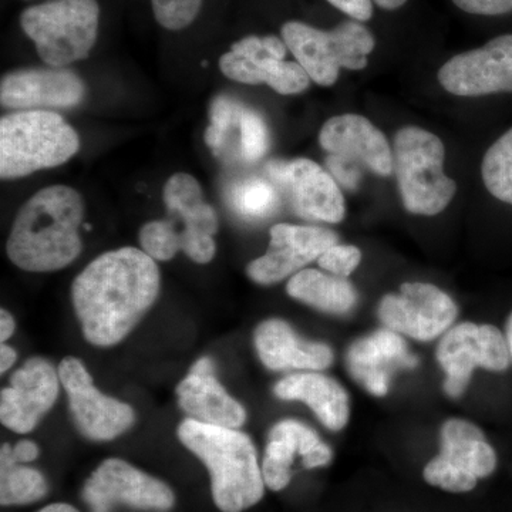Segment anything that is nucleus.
I'll return each mask as SVG.
<instances>
[{"label":"nucleus","mask_w":512,"mask_h":512,"mask_svg":"<svg viewBox=\"0 0 512 512\" xmlns=\"http://www.w3.org/2000/svg\"><path fill=\"white\" fill-rule=\"evenodd\" d=\"M160 284L156 261L141 249H114L90 262L72 285L87 342L99 348L120 343L156 302Z\"/></svg>","instance_id":"obj_1"},{"label":"nucleus","mask_w":512,"mask_h":512,"mask_svg":"<svg viewBox=\"0 0 512 512\" xmlns=\"http://www.w3.org/2000/svg\"><path fill=\"white\" fill-rule=\"evenodd\" d=\"M83 217V198L74 188L52 185L37 191L16 214L6 244L10 261L28 272L66 268L82 252Z\"/></svg>","instance_id":"obj_2"},{"label":"nucleus","mask_w":512,"mask_h":512,"mask_svg":"<svg viewBox=\"0 0 512 512\" xmlns=\"http://www.w3.org/2000/svg\"><path fill=\"white\" fill-rule=\"evenodd\" d=\"M177 434L181 443L210 471L212 498L222 512H242L262 500V467L247 434L190 417L180 424Z\"/></svg>","instance_id":"obj_3"},{"label":"nucleus","mask_w":512,"mask_h":512,"mask_svg":"<svg viewBox=\"0 0 512 512\" xmlns=\"http://www.w3.org/2000/svg\"><path fill=\"white\" fill-rule=\"evenodd\" d=\"M80 148L76 130L60 114L22 110L0 120V177L15 180L59 167Z\"/></svg>","instance_id":"obj_4"},{"label":"nucleus","mask_w":512,"mask_h":512,"mask_svg":"<svg viewBox=\"0 0 512 512\" xmlns=\"http://www.w3.org/2000/svg\"><path fill=\"white\" fill-rule=\"evenodd\" d=\"M444 158L446 148L436 134L413 126L397 131L393 168L407 211L433 217L453 201L457 185L444 174Z\"/></svg>","instance_id":"obj_5"},{"label":"nucleus","mask_w":512,"mask_h":512,"mask_svg":"<svg viewBox=\"0 0 512 512\" xmlns=\"http://www.w3.org/2000/svg\"><path fill=\"white\" fill-rule=\"evenodd\" d=\"M97 0H47L20 15V26L50 67H66L90 55L99 35Z\"/></svg>","instance_id":"obj_6"},{"label":"nucleus","mask_w":512,"mask_h":512,"mask_svg":"<svg viewBox=\"0 0 512 512\" xmlns=\"http://www.w3.org/2000/svg\"><path fill=\"white\" fill-rule=\"evenodd\" d=\"M286 47L311 80L333 86L340 69L363 70L375 50L373 33L357 20H346L332 30L313 28L303 22H286L281 30Z\"/></svg>","instance_id":"obj_7"},{"label":"nucleus","mask_w":512,"mask_h":512,"mask_svg":"<svg viewBox=\"0 0 512 512\" xmlns=\"http://www.w3.org/2000/svg\"><path fill=\"white\" fill-rule=\"evenodd\" d=\"M437 360L446 373L443 387L457 399L466 392L477 367L503 372L510 366L507 338L493 325L464 322L444 333L437 346Z\"/></svg>","instance_id":"obj_8"},{"label":"nucleus","mask_w":512,"mask_h":512,"mask_svg":"<svg viewBox=\"0 0 512 512\" xmlns=\"http://www.w3.org/2000/svg\"><path fill=\"white\" fill-rule=\"evenodd\" d=\"M286 49L278 36H247L221 56L220 69L234 82L266 84L284 96L303 93L311 77L298 62H286Z\"/></svg>","instance_id":"obj_9"},{"label":"nucleus","mask_w":512,"mask_h":512,"mask_svg":"<svg viewBox=\"0 0 512 512\" xmlns=\"http://www.w3.org/2000/svg\"><path fill=\"white\" fill-rule=\"evenodd\" d=\"M57 372L69 396L74 424L84 437L110 441L133 426L136 420L133 407L97 390L82 360L66 357Z\"/></svg>","instance_id":"obj_10"},{"label":"nucleus","mask_w":512,"mask_h":512,"mask_svg":"<svg viewBox=\"0 0 512 512\" xmlns=\"http://www.w3.org/2000/svg\"><path fill=\"white\" fill-rule=\"evenodd\" d=\"M458 315L457 303L437 286L406 282L399 293L384 296L377 316L387 329L429 342L444 335Z\"/></svg>","instance_id":"obj_11"},{"label":"nucleus","mask_w":512,"mask_h":512,"mask_svg":"<svg viewBox=\"0 0 512 512\" xmlns=\"http://www.w3.org/2000/svg\"><path fill=\"white\" fill-rule=\"evenodd\" d=\"M92 512H110L124 504L138 510L167 511L173 507V490L120 458H109L94 470L83 488Z\"/></svg>","instance_id":"obj_12"},{"label":"nucleus","mask_w":512,"mask_h":512,"mask_svg":"<svg viewBox=\"0 0 512 512\" xmlns=\"http://www.w3.org/2000/svg\"><path fill=\"white\" fill-rule=\"evenodd\" d=\"M266 173L278 190L285 192L296 215L309 221L338 224L345 218V198L332 174L315 161L298 158L272 161Z\"/></svg>","instance_id":"obj_13"},{"label":"nucleus","mask_w":512,"mask_h":512,"mask_svg":"<svg viewBox=\"0 0 512 512\" xmlns=\"http://www.w3.org/2000/svg\"><path fill=\"white\" fill-rule=\"evenodd\" d=\"M439 82L458 97L512 93V35L494 37L483 47L451 57Z\"/></svg>","instance_id":"obj_14"},{"label":"nucleus","mask_w":512,"mask_h":512,"mask_svg":"<svg viewBox=\"0 0 512 512\" xmlns=\"http://www.w3.org/2000/svg\"><path fill=\"white\" fill-rule=\"evenodd\" d=\"M167 220L183 224L180 231L181 251L195 264H208L217 252L214 235L218 217L214 208L204 200L197 178L178 173L168 178L163 191Z\"/></svg>","instance_id":"obj_15"},{"label":"nucleus","mask_w":512,"mask_h":512,"mask_svg":"<svg viewBox=\"0 0 512 512\" xmlns=\"http://www.w3.org/2000/svg\"><path fill=\"white\" fill-rule=\"evenodd\" d=\"M336 242L338 235L330 229L276 224L271 228L268 251L248 265L247 274L259 285L278 284L319 259Z\"/></svg>","instance_id":"obj_16"},{"label":"nucleus","mask_w":512,"mask_h":512,"mask_svg":"<svg viewBox=\"0 0 512 512\" xmlns=\"http://www.w3.org/2000/svg\"><path fill=\"white\" fill-rule=\"evenodd\" d=\"M60 377L42 357L25 362L0 394V420L16 433H30L56 403Z\"/></svg>","instance_id":"obj_17"},{"label":"nucleus","mask_w":512,"mask_h":512,"mask_svg":"<svg viewBox=\"0 0 512 512\" xmlns=\"http://www.w3.org/2000/svg\"><path fill=\"white\" fill-rule=\"evenodd\" d=\"M86 96L83 80L63 67L16 70L0 83V101L13 110L69 109Z\"/></svg>","instance_id":"obj_18"},{"label":"nucleus","mask_w":512,"mask_h":512,"mask_svg":"<svg viewBox=\"0 0 512 512\" xmlns=\"http://www.w3.org/2000/svg\"><path fill=\"white\" fill-rule=\"evenodd\" d=\"M302 458L303 467L328 466L333 453L311 427L296 420L276 423L269 431L268 444L262 461L265 485L272 491L284 490L291 483V467L295 457Z\"/></svg>","instance_id":"obj_19"},{"label":"nucleus","mask_w":512,"mask_h":512,"mask_svg":"<svg viewBox=\"0 0 512 512\" xmlns=\"http://www.w3.org/2000/svg\"><path fill=\"white\" fill-rule=\"evenodd\" d=\"M319 143L329 156L365 165L372 173H393V150L386 136L366 117L342 114L323 124Z\"/></svg>","instance_id":"obj_20"},{"label":"nucleus","mask_w":512,"mask_h":512,"mask_svg":"<svg viewBox=\"0 0 512 512\" xmlns=\"http://www.w3.org/2000/svg\"><path fill=\"white\" fill-rule=\"evenodd\" d=\"M346 363L357 383L373 396L383 397L389 392L393 373L414 369L419 360L409 352L400 333L386 328L353 342Z\"/></svg>","instance_id":"obj_21"},{"label":"nucleus","mask_w":512,"mask_h":512,"mask_svg":"<svg viewBox=\"0 0 512 512\" xmlns=\"http://www.w3.org/2000/svg\"><path fill=\"white\" fill-rule=\"evenodd\" d=\"M177 397L178 406L200 423L238 429L247 420L242 404L229 396L215 377L214 360L210 357L195 362L190 375L178 384Z\"/></svg>","instance_id":"obj_22"},{"label":"nucleus","mask_w":512,"mask_h":512,"mask_svg":"<svg viewBox=\"0 0 512 512\" xmlns=\"http://www.w3.org/2000/svg\"><path fill=\"white\" fill-rule=\"evenodd\" d=\"M259 359L269 370H323L333 363V350L325 343L302 339L289 323L268 319L255 330Z\"/></svg>","instance_id":"obj_23"},{"label":"nucleus","mask_w":512,"mask_h":512,"mask_svg":"<svg viewBox=\"0 0 512 512\" xmlns=\"http://www.w3.org/2000/svg\"><path fill=\"white\" fill-rule=\"evenodd\" d=\"M274 393L282 400L308 404L326 429L339 431L348 424L349 394L332 377L319 373H295L279 380Z\"/></svg>","instance_id":"obj_24"},{"label":"nucleus","mask_w":512,"mask_h":512,"mask_svg":"<svg viewBox=\"0 0 512 512\" xmlns=\"http://www.w3.org/2000/svg\"><path fill=\"white\" fill-rule=\"evenodd\" d=\"M439 456L477 480L491 476L497 467V454L485 440L483 431L467 420L450 419L441 427Z\"/></svg>","instance_id":"obj_25"},{"label":"nucleus","mask_w":512,"mask_h":512,"mask_svg":"<svg viewBox=\"0 0 512 512\" xmlns=\"http://www.w3.org/2000/svg\"><path fill=\"white\" fill-rule=\"evenodd\" d=\"M286 292L296 301L330 315H348L357 303V291L348 278L302 269L292 276Z\"/></svg>","instance_id":"obj_26"},{"label":"nucleus","mask_w":512,"mask_h":512,"mask_svg":"<svg viewBox=\"0 0 512 512\" xmlns=\"http://www.w3.org/2000/svg\"><path fill=\"white\" fill-rule=\"evenodd\" d=\"M42 473L25 467L13 457V447L3 444L0 451V503L3 507L26 505L42 500L47 494Z\"/></svg>","instance_id":"obj_27"},{"label":"nucleus","mask_w":512,"mask_h":512,"mask_svg":"<svg viewBox=\"0 0 512 512\" xmlns=\"http://www.w3.org/2000/svg\"><path fill=\"white\" fill-rule=\"evenodd\" d=\"M229 208L237 217L249 222L266 220L279 208L278 187L264 178L249 177L229 187Z\"/></svg>","instance_id":"obj_28"},{"label":"nucleus","mask_w":512,"mask_h":512,"mask_svg":"<svg viewBox=\"0 0 512 512\" xmlns=\"http://www.w3.org/2000/svg\"><path fill=\"white\" fill-rule=\"evenodd\" d=\"M481 175L493 197L512 205V128L488 148Z\"/></svg>","instance_id":"obj_29"},{"label":"nucleus","mask_w":512,"mask_h":512,"mask_svg":"<svg viewBox=\"0 0 512 512\" xmlns=\"http://www.w3.org/2000/svg\"><path fill=\"white\" fill-rule=\"evenodd\" d=\"M242 104L227 96H218L211 103L210 126L204 134L205 144L211 148L215 156H224L232 130L238 126L241 116Z\"/></svg>","instance_id":"obj_30"},{"label":"nucleus","mask_w":512,"mask_h":512,"mask_svg":"<svg viewBox=\"0 0 512 512\" xmlns=\"http://www.w3.org/2000/svg\"><path fill=\"white\" fill-rule=\"evenodd\" d=\"M269 148V130L264 117L242 106L239 117V156L245 163H256Z\"/></svg>","instance_id":"obj_31"},{"label":"nucleus","mask_w":512,"mask_h":512,"mask_svg":"<svg viewBox=\"0 0 512 512\" xmlns=\"http://www.w3.org/2000/svg\"><path fill=\"white\" fill-rule=\"evenodd\" d=\"M140 244L154 261H170L181 251L177 231L167 220L151 221L143 225Z\"/></svg>","instance_id":"obj_32"},{"label":"nucleus","mask_w":512,"mask_h":512,"mask_svg":"<svg viewBox=\"0 0 512 512\" xmlns=\"http://www.w3.org/2000/svg\"><path fill=\"white\" fill-rule=\"evenodd\" d=\"M204 0H151L154 18L164 29L183 30L197 19Z\"/></svg>","instance_id":"obj_33"},{"label":"nucleus","mask_w":512,"mask_h":512,"mask_svg":"<svg viewBox=\"0 0 512 512\" xmlns=\"http://www.w3.org/2000/svg\"><path fill=\"white\" fill-rule=\"evenodd\" d=\"M424 480L448 493H468L477 485V478L451 466L440 456L433 458L424 468Z\"/></svg>","instance_id":"obj_34"},{"label":"nucleus","mask_w":512,"mask_h":512,"mask_svg":"<svg viewBox=\"0 0 512 512\" xmlns=\"http://www.w3.org/2000/svg\"><path fill=\"white\" fill-rule=\"evenodd\" d=\"M362 261V251L355 245H333L319 256L318 262L323 271L342 278H349Z\"/></svg>","instance_id":"obj_35"},{"label":"nucleus","mask_w":512,"mask_h":512,"mask_svg":"<svg viewBox=\"0 0 512 512\" xmlns=\"http://www.w3.org/2000/svg\"><path fill=\"white\" fill-rule=\"evenodd\" d=\"M328 2L336 9L346 13L350 19L357 20V22H367L373 16V2L379 8L396 10L402 8L407 0H328Z\"/></svg>","instance_id":"obj_36"},{"label":"nucleus","mask_w":512,"mask_h":512,"mask_svg":"<svg viewBox=\"0 0 512 512\" xmlns=\"http://www.w3.org/2000/svg\"><path fill=\"white\" fill-rule=\"evenodd\" d=\"M453 3L470 15L500 16L512 12V0H453Z\"/></svg>","instance_id":"obj_37"},{"label":"nucleus","mask_w":512,"mask_h":512,"mask_svg":"<svg viewBox=\"0 0 512 512\" xmlns=\"http://www.w3.org/2000/svg\"><path fill=\"white\" fill-rule=\"evenodd\" d=\"M326 167L329 168L330 174L348 190H355L357 184H359V168L353 161L342 157L329 156L326 158Z\"/></svg>","instance_id":"obj_38"},{"label":"nucleus","mask_w":512,"mask_h":512,"mask_svg":"<svg viewBox=\"0 0 512 512\" xmlns=\"http://www.w3.org/2000/svg\"><path fill=\"white\" fill-rule=\"evenodd\" d=\"M13 457L18 463H29V461L36 460L39 457V447L36 443L29 440L19 441L15 447H13Z\"/></svg>","instance_id":"obj_39"},{"label":"nucleus","mask_w":512,"mask_h":512,"mask_svg":"<svg viewBox=\"0 0 512 512\" xmlns=\"http://www.w3.org/2000/svg\"><path fill=\"white\" fill-rule=\"evenodd\" d=\"M15 328L16 323L13 316L6 309H2L0 311V340L2 343H5L13 335Z\"/></svg>","instance_id":"obj_40"},{"label":"nucleus","mask_w":512,"mask_h":512,"mask_svg":"<svg viewBox=\"0 0 512 512\" xmlns=\"http://www.w3.org/2000/svg\"><path fill=\"white\" fill-rule=\"evenodd\" d=\"M16 359H18L16 350L2 343V348H0V372L5 373L6 370H9L10 367L15 365Z\"/></svg>","instance_id":"obj_41"},{"label":"nucleus","mask_w":512,"mask_h":512,"mask_svg":"<svg viewBox=\"0 0 512 512\" xmlns=\"http://www.w3.org/2000/svg\"><path fill=\"white\" fill-rule=\"evenodd\" d=\"M39 512H80L77 511L76 508L72 507L69 504H52L47 505V507L43 508L42 511Z\"/></svg>","instance_id":"obj_42"},{"label":"nucleus","mask_w":512,"mask_h":512,"mask_svg":"<svg viewBox=\"0 0 512 512\" xmlns=\"http://www.w3.org/2000/svg\"><path fill=\"white\" fill-rule=\"evenodd\" d=\"M505 338H507L508 348H510V355L512 360V313L510 318L507 320V332H505Z\"/></svg>","instance_id":"obj_43"}]
</instances>
